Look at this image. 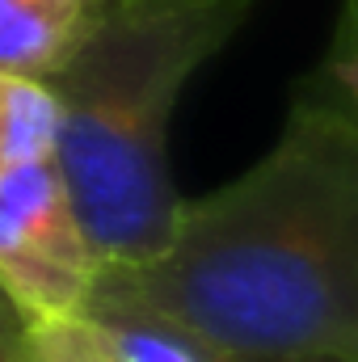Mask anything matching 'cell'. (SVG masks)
Instances as JSON below:
<instances>
[{
    "label": "cell",
    "instance_id": "cell-5",
    "mask_svg": "<svg viewBox=\"0 0 358 362\" xmlns=\"http://www.w3.org/2000/svg\"><path fill=\"white\" fill-rule=\"evenodd\" d=\"M89 21L81 0H0V72L51 81Z\"/></svg>",
    "mask_w": 358,
    "mask_h": 362
},
{
    "label": "cell",
    "instance_id": "cell-2",
    "mask_svg": "<svg viewBox=\"0 0 358 362\" xmlns=\"http://www.w3.org/2000/svg\"><path fill=\"white\" fill-rule=\"evenodd\" d=\"M258 0H101L47 81L59 101L55 169L97 266L148 262L178 211L169 127L190 76Z\"/></svg>",
    "mask_w": 358,
    "mask_h": 362
},
{
    "label": "cell",
    "instance_id": "cell-4",
    "mask_svg": "<svg viewBox=\"0 0 358 362\" xmlns=\"http://www.w3.org/2000/svg\"><path fill=\"white\" fill-rule=\"evenodd\" d=\"M81 316L118 362H211L190 333L139 295L127 266H97Z\"/></svg>",
    "mask_w": 358,
    "mask_h": 362
},
{
    "label": "cell",
    "instance_id": "cell-1",
    "mask_svg": "<svg viewBox=\"0 0 358 362\" xmlns=\"http://www.w3.org/2000/svg\"><path fill=\"white\" fill-rule=\"evenodd\" d=\"M342 0L278 139L228 185L178 202L127 266L211 362H358V25Z\"/></svg>",
    "mask_w": 358,
    "mask_h": 362
},
{
    "label": "cell",
    "instance_id": "cell-7",
    "mask_svg": "<svg viewBox=\"0 0 358 362\" xmlns=\"http://www.w3.org/2000/svg\"><path fill=\"white\" fill-rule=\"evenodd\" d=\"M30 362H118L85 316H38L21 320Z\"/></svg>",
    "mask_w": 358,
    "mask_h": 362
},
{
    "label": "cell",
    "instance_id": "cell-3",
    "mask_svg": "<svg viewBox=\"0 0 358 362\" xmlns=\"http://www.w3.org/2000/svg\"><path fill=\"white\" fill-rule=\"evenodd\" d=\"M85 228L72 211L55 160L25 165L0 177V291L21 320L81 316L93 286Z\"/></svg>",
    "mask_w": 358,
    "mask_h": 362
},
{
    "label": "cell",
    "instance_id": "cell-9",
    "mask_svg": "<svg viewBox=\"0 0 358 362\" xmlns=\"http://www.w3.org/2000/svg\"><path fill=\"white\" fill-rule=\"evenodd\" d=\"M81 4H101V0H81Z\"/></svg>",
    "mask_w": 358,
    "mask_h": 362
},
{
    "label": "cell",
    "instance_id": "cell-8",
    "mask_svg": "<svg viewBox=\"0 0 358 362\" xmlns=\"http://www.w3.org/2000/svg\"><path fill=\"white\" fill-rule=\"evenodd\" d=\"M0 362H30L25 337H21V316L0 291Z\"/></svg>",
    "mask_w": 358,
    "mask_h": 362
},
{
    "label": "cell",
    "instance_id": "cell-6",
    "mask_svg": "<svg viewBox=\"0 0 358 362\" xmlns=\"http://www.w3.org/2000/svg\"><path fill=\"white\" fill-rule=\"evenodd\" d=\"M59 101L47 81L0 72V177L25 165L55 160Z\"/></svg>",
    "mask_w": 358,
    "mask_h": 362
}]
</instances>
